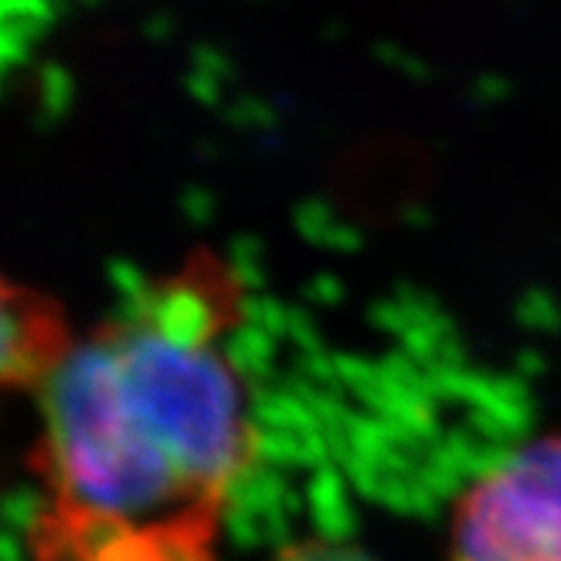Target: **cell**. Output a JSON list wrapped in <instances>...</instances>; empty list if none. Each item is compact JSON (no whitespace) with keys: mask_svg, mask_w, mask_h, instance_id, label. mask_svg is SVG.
I'll return each instance as SVG.
<instances>
[{"mask_svg":"<svg viewBox=\"0 0 561 561\" xmlns=\"http://www.w3.org/2000/svg\"><path fill=\"white\" fill-rule=\"evenodd\" d=\"M241 284L213 253L147 280L38 390L32 561H219L253 459L228 350Z\"/></svg>","mask_w":561,"mask_h":561,"instance_id":"6da1fadb","label":"cell"},{"mask_svg":"<svg viewBox=\"0 0 561 561\" xmlns=\"http://www.w3.org/2000/svg\"><path fill=\"white\" fill-rule=\"evenodd\" d=\"M294 561H353V559H350V556H337V552H331V549H319V552H316V556H309V559H306V556H297Z\"/></svg>","mask_w":561,"mask_h":561,"instance_id":"277c9868","label":"cell"},{"mask_svg":"<svg viewBox=\"0 0 561 561\" xmlns=\"http://www.w3.org/2000/svg\"><path fill=\"white\" fill-rule=\"evenodd\" d=\"M3 324H7L3 375L7 381H20L28 390H41L50 381L79 343V337L69 334L57 306L32 290L7 287Z\"/></svg>","mask_w":561,"mask_h":561,"instance_id":"3957f363","label":"cell"},{"mask_svg":"<svg viewBox=\"0 0 561 561\" xmlns=\"http://www.w3.org/2000/svg\"><path fill=\"white\" fill-rule=\"evenodd\" d=\"M446 561H561V434L512 449L461 493Z\"/></svg>","mask_w":561,"mask_h":561,"instance_id":"7a4b0ae2","label":"cell"}]
</instances>
